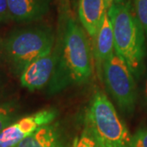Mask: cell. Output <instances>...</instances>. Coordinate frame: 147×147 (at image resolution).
I'll return each instance as SVG.
<instances>
[{
    "label": "cell",
    "mask_w": 147,
    "mask_h": 147,
    "mask_svg": "<svg viewBox=\"0 0 147 147\" xmlns=\"http://www.w3.org/2000/svg\"><path fill=\"white\" fill-rule=\"evenodd\" d=\"M88 35L73 17H69L65 27L62 46L58 54L55 70L57 83L64 86L69 84L88 82L94 73V54Z\"/></svg>",
    "instance_id": "1"
},
{
    "label": "cell",
    "mask_w": 147,
    "mask_h": 147,
    "mask_svg": "<svg viewBox=\"0 0 147 147\" xmlns=\"http://www.w3.org/2000/svg\"><path fill=\"white\" fill-rule=\"evenodd\" d=\"M115 52L126 62L135 78L145 71L146 34L129 2L112 3L108 8Z\"/></svg>",
    "instance_id": "2"
},
{
    "label": "cell",
    "mask_w": 147,
    "mask_h": 147,
    "mask_svg": "<svg viewBox=\"0 0 147 147\" xmlns=\"http://www.w3.org/2000/svg\"><path fill=\"white\" fill-rule=\"evenodd\" d=\"M54 46L55 34L51 27L20 28L4 39V58L12 72L21 75L30 64L50 53Z\"/></svg>",
    "instance_id": "3"
},
{
    "label": "cell",
    "mask_w": 147,
    "mask_h": 147,
    "mask_svg": "<svg viewBox=\"0 0 147 147\" xmlns=\"http://www.w3.org/2000/svg\"><path fill=\"white\" fill-rule=\"evenodd\" d=\"M87 130L100 147H129L131 135L107 96L96 91L86 110Z\"/></svg>",
    "instance_id": "4"
},
{
    "label": "cell",
    "mask_w": 147,
    "mask_h": 147,
    "mask_svg": "<svg viewBox=\"0 0 147 147\" xmlns=\"http://www.w3.org/2000/svg\"><path fill=\"white\" fill-rule=\"evenodd\" d=\"M105 85L123 112L131 114L137 101L134 75L126 62L115 52L102 65Z\"/></svg>",
    "instance_id": "5"
},
{
    "label": "cell",
    "mask_w": 147,
    "mask_h": 147,
    "mask_svg": "<svg viewBox=\"0 0 147 147\" xmlns=\"http://www.w3.org/2000/svg\"><path fill=\"white\" fill-rule=\"evenodd\" d=\"M57 110L47 108L14 121L0 132V147H15L41 127L55 120Z\"/></svg>",
    "instance_id": "6"
},
{
    "label": "cell",
    "mask_w": 147,
    "mask_h": 147,
    "mask_svg": "<svg viewBox=\"0 0 147 147\" xmlns=\"http://www.w3.org/2000/svg\"><path fill=\"white\" fill-rule=\"evenodd\" d=\"M58 62L57 48L34 61L20 75L21 85L30 91L41 89L49 82Z\"/></svg>",
    "instance_id": "7"
},
{
    "label": "cell",
    "mask_w": 147,
    "mask_h": 147,
    "mask_svg": "<svg viewBox=\"0 0 147 147\" xmlns=\"http://www.w3.org/2000/svg\"><path fill=\"white\" fill-rule=\"evenodd\" d=\"M7 4L11 21L30 23L47 14L50 0H7Z\"/></svg>",
    "instance_id": "8"
},
{
    "label": "cell",
    "mask_w": 147,
    "mask_h": 147,
    "mask_svg": "<svg viewBox=\"0 0 147 147\" xmlns=\"http://www.w3.org/2000/svg\"><path fill=\"white\" fill-rule=\"evenodd\" d=\"M107 7L105 0H79V21L91 38H93L98 31Z\"/></svg>",
    "instance_id": "9"
},
{
    "label": "cell",
    "mask_w": 147,
    "mask_h": 147,
    "mask_svg": "<svg viewBox=\"0 0 147 147\" xmlns=\"http://www.w3.org/2000/svg\"><path fill=\"white\" fill-rule=\"evenodd\" d=\"M93 39L94 45L92 49L94 57L98 63L102 65L115 52L113 27L108 15V10L105 12L102 23Z\"/></svg>",
    "instance_id": "10"
},
{
    "label": "cell",
    "mask_w": 147,
    "mask_h": 147,
    "mask_svg": "<svg viewBox=\"0 0 147 147\" xmlns=\"http://www.w3.org/2000/svg\"><path fill=\"white\" fill-rule=\"evenodd\" d=\"M15 147H64V146L57 126L51 123L41 127Z\"/></svg>",
    "instance_id": "11"
},
{
    "label": "cell",
    "mask_w": 147,
    "mask_h": 147,
    "mask_svg": "<svg viewBox=\"0 0 147 147\" xmlns=\"http://www.w3.org/2000/svg\"><path fill=\"white\" fill-rule=\"evenodd\" d=\"M17 109L11 103L0 104V132L16 119Z\"/></svg>",
    "instance_id": "12"
},
{
    "label": "cell",
    "mask_w": 147,
    "mask_h": 147,
    "mask_svg": "<svg viewBox=\"0 0 147 147\" xmlns=\"http://www.w3.org/2000/svg\"><path fill=\"white\" fill-rule=\"evenodd\" d=\"M133 10L147 38V0H133Z\"/></svg>",
    "instance_id": "13"
},
{
    "label": "cell",
    "mask_w": 147,
    "mask_h": 147,
    "mask_svg": "<svg viewBox=\"0 0 147 147\" xmlns=\"http://www.w3.org/2000/svg\"><path fill=\"white\" fill-rule=\"evenodd\" d=\"M72 147H100V146L89 131L86 129L74 140Z\"/></svg>",
    "instance_id": "14"
},
{
    "label": "cell",
    "mask_w": 147,
    "mask_h": 147,
    "mask_svg": "<svg viewBox=\"0 0 147 147\" xmlns=\"http://www.w3.org/2000/svg\"><path fill=\"white\" fill-rule=\"evenodd\" d=\"M129 147H147V128L139 129L131 136Z\"/></svg>",
    "instance_id": "15"
},
{
    "label": "cell",
    "mask_w": 147,
    "mask_h": 147,
    "mask_svg": "<svg viewBox=\"0 0 147 147\" xmlns=\"http://www.w3.org/2000/svg\"><path fill=\"white\" fill-rule=\"evenodd\" d=\"M11 21L7 0H0V25L8 23Z\"/></svg>",
    "instance_id": "16"
},
{
    "label": "cell",
    "mask_w": 147,
    "mask_h": 147,
    "mask_svg": "<svg viewBox=\"0 0 147 147\" xmlns=\"http://www.w3.org/2000/svg\"><path fill=\"white\" fill-rule=\"evenodd\" d=\"M4 57V39L0 36V59Z\"/></svg>",
    "instance_id": "17"
},
{
    "label": "cell",
    "mask_w": 147,
    "mask_h": 147,
    "mask_svg": "<svg viewBox=\"0 0 147 147\" xmlns=\"http://www.w3.org/2000/svg\"><path fill=\"white\" fill-rule=\"evenodd\" d=\"M145 100H146V103L147 105V78L146 80V84H145Z\"/></svg>",
    "instance_id": "18"
},
{
    "label": "cell",
    "mask_w": 147,
    "mask_h": 147,
    "mask_svg": "<svg viewBox=\"0 0 147 147\" xmlns=\"http://www.w3.org/2000/svg\"><path fill=\"white\" fill-rule=\"evenodd\" d=\"M106 1V3H107V6L108 7H110L111 5V3H112V2L114 1V0H105Z\"/></svg>",
    "instance_id": "19"
},
{
    "label": "cell",
    "mask_w": 147,
    "mask_h": 147,
    "mask_svg": "<svg viewBox=\"0 0 147 147\" xmlns=\"http://www.w3.org/2000/svg\"><path fill=\"white\" fill-rule=\"evenodd\" d=\"M1 91H2V88H1V84H0V95H1Z\"/></svg>",
    "instance_id": "20"
}]
</instances>
